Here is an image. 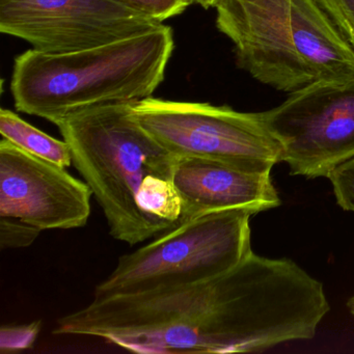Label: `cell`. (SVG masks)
<instances>
[{
    "label": "cell",
    "mask_w": 354,
    "mask_h": 354,
    "mask_svg": "<svg viewBox=\"0 0 354 354\" xmlns=\"http://www.w3.org/2000/svg\"><path fill=\"white\" fill-rule=\"evenodd\" d=\"M291 320L283 277L252 252L207 281L93 299L57 319L53 333L100 337L138 353H248L279 345Z\"/></svg>",
    "instance_id": "cell-1"
},
{
    "label": "cell",
    "mask_w": 354,
    "mask_h": 354,
    "mask_svg": "<svg viewBox=\"0 0 354 354\" xmlns=\"http://www.w3.org/2000/svg\"><path fill=\"white\" fill-rule=\"evenodd\" d=\"M175 49L173 30H154L69 53L30 49L14 62L16 109L55 124L90 107L148 98L162 84Z\"/></svg>",
    "instance_id": "cell-2"
},
{
    "label": "cell",
    "mask_w": 354,
    "mask_h": 354,
    "mask_svg": "<svg viewBox=\"0 0 354 354\" xmlns=\"http://www.w3.org/2000/svg\"><path fill=\"white\" fill-rule=\"evenodd\" d=\"M55 125L115 240L136 245L171 229L140 210L138 194L148 176L173 179L177 156L138 123L133 102L90 107Z\"/></svg>",
    "instance_id": "cell-3"
},
{
    "label": "cell",
    "mask_w": 354,
    "mask_h": 354,
    "mask_svg": "<svg viewBox=\"0 0 354 354\" xmlns=\"http://www.w3.org/2000/svg\"><path fill=\"white\" fill-rule=\"evenodd\" d=\"M216 26L254 80L293 93L354 76V51L313 0H221Z\"/></svg>",
    "instance_id": "cell-4"
},
{
    "label": "cell",
    "mask_w": 354,
    "mask_h": 354,
    "mask_svg": "<svg viewBox=\"0 0 354 354\" xmlns=\"http://www.w3.org/2000/svg\"><path fill=\"white\" fill-rule=\"evenodd\" d=\"M248 209L203 213L178 223L118 260L94 299L136 295L200 283L239 264L250 252Z\"/></svg>",
    "instance_id": "cell-5"
},
{
    "label": "cell",
    "mask_w": 354,
    "mask_h": 354,
    "mask_svg": "<svg viewBox=\"0 0 354 354\" xmlns=\"http://www.w3.org/2000/svg\"><path fill=\"white\" fill-rule=\"evenodd\" d=\"M133 113L142 127L175 156L211 159L263 174L281 162V146L259 113L152 96L133 102Z\"/></svg>",
    "instance_id": "cell-6"
},
{
    "label": "cell",
    "mask_w": 354,
    "mask_h": 354,
    "mask_svg": "<svg viewBox=\"0 0 354 354\" xmlns=\"http://www.w3.org/2000/svg\"><path fill=\"white\" fill-rule=\"evenodd\" d=\"M259 117L291 175L327 177L354 158V76L308 84Z\"/></svg>",
    "instance_id": "cell-7"
},
{
    "label": "cell",
    "mask_w": 354,
    "mask_h": 354,
    "mask_svg": "<svg viewBox=\"0 0 354 354\" xmlns=\"http://www.w3.org/2000/svg\"><path fill=\"white\" fill-rule=\"evenodd\" d=\"M161 24L113 0H0V32L46 53L111 44Z\"/></svg>",
    "instance_id": "cell-8"
},
{
    "label": "cell",
    "mask_w": 354,
    "mask_h": 354,
    "mask_svg": "<svg viewBox=\"0 0 354 354\" xmlns=\"http://www.w3.org/2000/svg\"><path fill=\"white\" fill-rule=\"evenodd\" d=\"M93 192L67 167L0 140V216L21 219L41 231L84 227Z\"/></svg>",
    "instance_id": "cell-9"
},
{
    "label": "cell",
    "mask_w": 354,
    "mask_h": 354,
    "mask_svg": "<svg viewBox=\"0 0 354 354\" xmlns=\"http://www.w3.org/2000/svg\"><path fill=\"white\" fill-rule=\"evenodd\" d=\"M173 182L183 201L180 223L229 209H248L257 214L281 203L270 173H252L211 159L177 157Z\"/></svg>",
    "instance_id": "cell-10"
},
{
    "label": "cell",
    "mask_w": 354,
    "mask_h": 354,
    "mask_svg": "<svg viewBox=\"0 0 354 354\" xmlns=\"http://www.w3.org/2000/svg\"><path fill=\"white\" fill-rule=\"evenodd\" d=\"M0 133L8 142L39 158L63 167L73 163L67 142L41 131L9 109L0 111Z\"/></svg>",
    "instance_id": "cell-11"
},
{
    "label": "cell",
    "mask_w": 354,
    "mask_h": 354,
    "mask_svg": "<svg viewBox=\"0 0 354 354\" xmlns=\"http://www.w3.org/2000/svg\"><path fill=\"white\" fill-rule=\"evenodd\" d=\"M140 210L152 217L175 227L181 221L183 201L173 179L150 175L144 180L138 194Z\"/></svg>",
    "instance_id": "cell-12"
},
{
    "label": "cell",
    "mask_w": 354,
    "mask_h": 354,
    "mask_svg": "<svg viewBox=\"0 0 354 354\" xmlns=\"http://www.w3.org/2000/svg\"><path fill=\"white\" fill-rule=\"evenodd\" d=\"M354 51V0H313Z\"/></svg>",
    "instance_id": "cell-13"
},
{
    "label": "cell",
    "mask_w": 354,
    "mask_h": 354,
    "mask_svg": "<svg viewBox=\"0 0 354 354\" xmlns=\"http://www.w3.org/2000/svg\"><path fill=\"white\" fill-rule=\"evenodd\" d=\"M132 11L144 14L159 24L181 15L194 0H113Z\"/></svg>",
    "instance_id": "cell-14"
},
{
    "label": "cell",
    "mask_w": 354,
    "mask_h": 354,
    "mask_svg": "<svg viewBox=\"0 0 354 354\" xmlns=\"http://www.w3.org/2000/svg\"><path fill=\"white\" fill-rule=\"evenodd\" d=\"M41 230L21 219L0 216V248H24L32 245Z\"/></svg>",
    "instance_id": "cell-15"
},
{
    "label": "cell",
    "mask_w": 354,
    "mask_h": 354,
    "mask_svg": "<svg viewBox=\"0 0 354 354\" xmlns=\"http://www.w3.org/2000/svg\"><path fill=\"white\" fill-rule=\"evenodd\" d=\"M42 326V321L26 324H8L0 328V352L22 351L34 346Z\"/></svg>",
    "instance_id": "cell-16"
},
{
    "label": "cell",
    "mask_w": 354,
    "mask_h": 354,
    "mask_svg": "<svg viewBox=\"0 0 354 354\" xmlns=\"http://www.w3.org/2000/svg\"><path fill=\"white\" fill-rule=\"evenodd\" d=\"M326 178L331 182L339 206L354 212V158L335 167Z\"/></svg>",
    "instance_id": "cell-17"
},
{
    "label": "cell",
    "mask_w": 354,
    "mask_h": 354,
    "mask_svg": "<svg viewBox=\"0 0 354 354\" xmlns=\"http://www.w3.org/2000/svg\"><path fill=\"white\" fill-rule=\"evenodd\" d=\"M194 1L196 5L208 10L211 9V8L216 7L217 3H218L221 0H194Z\"/></svg>",
    "instance_id": "cell-18"
},
{
    "label": "cell",
    "mask_w": 354,
    "mask_h": 354,
    "mask_svg": "<svg viewBox=\"0 0 354 354\" xmlns=\"http://www.w3.org/2000/svg\"><path fill=\"white\" fill-rule=\"evenodd\" d=\"M347 308H349L350 313L354 315V296H352L347 302Z\"/></svg>",
    "instance_id": "cell-19"
}]
</instances>
